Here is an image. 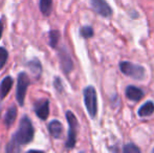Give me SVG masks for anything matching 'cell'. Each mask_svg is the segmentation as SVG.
I'll return each mask as SVG.
<instances>
[{
  "label": "cell",
  "mask_w": 154,
  "mask_h": 153,
  "mask_svg": "<svg viewBox=\"0 0 154 153\" xmlns=\"http://www.w3.org/2000/svg\"><path fill=\"white\" fill-rule=\"evenodd\" d=\"M35 130L32 121L27 115H24L20 120L18 130L14 133L12 141L6 146L8 152H19L21 151V146L29 144L34 139Z\"/></svg>",
  "instance_id": "obj_1"
},
{
  "label": "cell",
  "mask_w": 154,
  "mask_h": 153,
  "mask_svg": "<svg viewBox=\"0 0 154 153\" xmlns=\"http://www.w3.org/2000/svg\"><path fill=\"white\" fill-rule=\"evenodd\" d=\"M66 118L67 123H68V136H67V141L65 143V147L66 149H72L75 147V143H77V133H78V127H79V123L71 111H67L66 112Z\"/></svg>",
  "instance_id": "obj_2"
},
{
  "label": "cell",
  "mask_w": 154,
  "mask_h": 153,
  "mask_svg": "<svg viewBox=\"0 0 154 153\" xmlns=\"http://www.w3.org/2000/svg\"><path fill=\"white\" fill-rule=\"evenodd\" d=\"M31 84V80L26 72H20L17 79V88H16V100L19 106H23L25 102V96H26L27 88Z\"/></svg>",
  "instance_id": "obj_3"
},
{
  "label": "cell",
  "mask_w": 154,
  "mask_h": 153,
  "mask_svg": "<svg viewBox=\"0 0 154 153\" xmlns=\"http://www.w3.org/2000/svg\"><path fill=\"white\" fill-rule=\"evenodd\" d=\"M84 102L89 115L91 118H94L97 111V91L92 86H88L84 89Z\"/></svg>",
  "instance_id": "obj_4"
},
{
  "label": "cell",
  "mask_w": 154,
  "mask_h": 153,
  "mask_svg": "<svg viewBox=\"0 0 154 153\" xmlns=\"http://www.w3.org/2000/svg\"><path fill=\"white\" fill-rule=\"evenodd\" d=\"M120 68L124 75L136 80H142L145 77V68L140 65H136L131 62H122Z\"/></svg>",
  "instance_id": "obj_5"
},
{
  "label": "cell",
  "mask_w": 154,
  "mask_h": 153,
  "mask_svg": "<svg viewBox=\"0 0 154 153\" xmlns=\"http://www.w3.org/2000/svg\"><path fill=\"white\" fill-rule=\"evenodd\" d=\"M34 110L36 115L38 116L40 120H47L49 115V101L41 99L40 101H37L35 103Z\"/></svg>",
  "instance_id": "obj_6"
},
{
  "label": "cell",
  "mask_w": 154,
  "mask_h": 153,
  "mask_svg": "<svg viewBox=\"0 0 154 153\" xmlns=\"http://www.w3.org/2000/svg\"><path fill=\"white\" fill-rule=\"evenodd\" d=\"M92 8L99 15L103 17H110L112 15V10L105 0H90Z\"/></svg>",
  "instance_id": "obj_7"
},
{
  "label": "cell",
  "mask_w": 154,
  "mask_h": 153,
  "mask_svg": "<svg viewBox=\"0 0 154 153\" xmlns=\"http://www.w3.org/2000/svg\"><path fill=\"white\" fill-rule=\"evenodd\" d=\"M59 58H60V63H61V67H62L63 72H64L65 74H69V72L72 70V67H73V63H72V61H71V58H70V56H69V54L63 48L59 53Z\"/></svg>",
  "instance_id": "obj_8"
},
{
  "label": "cell",
  "mask_w": 154,
  "mask_h": 153,
  "mask_svg": "<svg viewBox=\"0 0 154 153\" xmlns=\"http://www.w3.org/2000/svg\"><path fill=\"white\" fill-rule=\"evenodd\" d=\"M13 84H14V80L11 76H6L3 78L1 84H0V100H3L8 96V92L12 89Z\"/></svg>",
  "instance_id": "obj_9"
},
{
  "label": "cell",
  "mask_w": 154,
  "mask_h": 153,
  "mask_svg": "<svg viewBox=\"0 0 154 153\" xmlns=\"http://www.w3.org/2000/svg\"><path fill=\"white\" fill-rule=\"evenodd\" d=\"M126 96L129 100L134 101V102H138L144 96V92H143L142 89L135 87V86H128L127 89H126Z\"/></svg>",
  "instance_id": "obj_10"
},
{
  "label": "cell",
  "mask_w": 154,
  "mask_h": 153,
  "mask_svg": "<svg viewBox=\"0 0 154 153\" xmlns=\"http://www.w3.org/2000/svg\"><path fill=\"white\" fill-rule=\"evenodd\" d=\"M48 131L53 137H55V139H60L63 133V125L58 120L51 121L48 124Z\"/></svg>",
  "instance_id": "obj_11"
},
{
  "label": "cell",
  "mask_w": 154,
  "mask_h": 153,
  "mask_svg": "<svg viewBox=\"0 0 154 153\" xmlns=\"http://www.w3.org/2000/svg\"><path fill=\"white\" fill-rule=\"evenodd\" d=\"M17 118V108L16 106H12L8 108V110L6 111V115L4 116V124L8 128H10L13 124H14L15 120Z\"/></svg>",
  "instance_id": "obj_12"
},
{
  "label": "cell",
  "mask_w": 154,
  "mask_h": 153,
  "mask_svg": "<svg viewBox=\"0 0 154 153\" xmlns=\"http://www.w3.org/2000/svg\"><path fill=\"white\" fill-rule=\"evenodd\" d=\"M154 112V103L151 101L146 102L140 109H138V115L140 116H149L153 115Z\"/></svg>",
  "instance_id": "obj_13"
},
{
  "label": "cell",
  "mask_w": 154,
  "mask_h": 153,
  "mask_svg": "<svg viewBox=\"0 0 154 153\" xmlns=\"http://www.w3.org/2000/svg\"><path fill=\"white\" fill-rule=\"evenodd\" d=\"M53 6V0H40L39 2V8L44 16H48L51 12Z\"/></svg>",
  "instance_id": "obj_14"
},
{
  "label": "cell",
  "mask_w": 154,
  "mask_h": 153,
  "mask_svg": "<svg viewBox=\"0 0 154 153\" xmlns=\"http://www.w3.org/2000/svg\"><path fill=\"white\" fill-rule=\"evenodd\" d=\"M27 66L31 68V70L34 74V76L36 77V79H38L41 76V72H42V65L38 60H34V61H29L27 63Z\"/></svg>",
  "instance_id": "obj_15"
},
{
  "label": "cell",
  "mask_w": 154,
  "mask_h": 153,
  "mask_svg": "<svg viewBox=\"0 0 154 153\" xmlns=\"http://www.w3.org/2000/svg\"><path fill=\"white\" fill-rule=\"evenodd\" d=\"M48 38H49V45H51L53 48L57 47L58 42H59L60 39V33L57 29H53L48 33Z\"/></svg>",
  "instance_id": "obj_16"
},
{
  "label": "cell",
  "mask_w": 154,
  "mask_h": 153,
  "mask_svg": "<svg viewBox=\"0 0 154 153\" xmlns=\"http://www.w3.org/2000/svg\"><path fill=\"white\" fill-rule=\"evenodd\" d=\"M8 59V53L4 47H0V69L3 68Z\"/></svg>",
  "instance_id": "obj_17"
},
{
  "label": "cell",
  "mask_w": 154,
  "mask_h": 153,
  "mask_svg": "<svg viewBox=\"0 0 154 153\" xmlns=\"http://www.w3.org/2000/svg\"><path fill=\"white\" fill-rule=\"evenodd\" d=\"M80 35L83 38H91L93 36V29L90 26H83L80 29Z\"/></svg>",
  "instance_id": "obj_18"
},
{
  "label": "cell",
  "mask_w": 154,
  "mask_h": 153,
  "mask_svg": "<svg viewBox=\"0 0 154 153\" xmlns=\"http://www.w3.org/2000/svg\"><path fill=\"white\" fill-rule=\"evenodd\" d=\"M123 151L125 153H140V150L133 144H128V145H126L124 147Z\"/></svg>",
  "instance_id": "obj_19"
},
{
  "label": "cell",
  "mask_w": 154,
  "mask_h": 153,
  "mask_svg": "<svg viewBox=\"0 0 154 153\" xmlns=\"http://www.w3.org/2000/svg\"><path fill=\"white\" fill-rule=\"evenodd\" d=\"M54 85H55V88L59 92H62L63 91L62 81H61V79H60V78H58V77L55 78V81H54Z\"/></svg>",
  "instance_id": "obj_20"
},
{
  "label": "cell",
  "mask_w": 154,
  "mask_h": 153,
  "mask_svg": "<svg viewBox=\"0 0 154 153\" xmlns=\"http://www.w3.org/2000/svg\"><path fill=\"white\" fill-rule=\"evenodd\" d=\"M2 33H3V20L0 19V39H1Z\"/></svg>",
  "instance_id": "obj_21"
},
{
  "label": "cell",
  "mask_w": 154,
  "mask_h": 153,
  "mask_svg": "<svg viewBox=\"0 0 154 153\" xmlns=\"http://www.w3.org/2000/svg\"><path fill=\"white\" fill-rule=\"evenodd\" d=\"M153 152H154V149H153Z\"/></svg>",
  "instance_id": "obj_22"
}]
</instances>
